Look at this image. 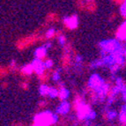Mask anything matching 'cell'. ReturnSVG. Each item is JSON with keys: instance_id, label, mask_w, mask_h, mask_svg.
Instances as JSON below:
<instances>
[{"instance_id": "7", "label": "cell", "mask_w": 126, "mask_h": 126, "mask_svg": "<svg viewBox=\"0 0 126 126\" xmlns=\"http://www.w3.org/2000/svg\"><path fill=\"white\" fill-rule=\"evenodd\" d=\"M120 11H121V13H122L123 16L126 17V0H124V4L121 5V9H120Z\"/></svg>"}, {"instance_id": "6", "label": "cell", "mask_w": 126, "mask_h": 126, "mask_svg": "<svg viewBox=\"0 0 126 126\" xmlns=\"http://www.w3.org/2000/svg\"><path fill=\"white\" fill-rule=\"evenodd\" d=\"M28 79H22L19 81V86L20 87L21 90L27 91L28 90V87H29V83H28Z\"/></svg>"}, {"instance_id": "1", "label": "cell", "mask_w": 126, "mask_h": 126, "mask_svg": "<svg viewBox=\"0 0 126 126\" xmlns=\"http://www.w3.org/2000/svg\"><path fill=\"white\" fill-rule=\"evenodd\" d=\"M55 73H56V72L51 67L49 68L45 66L44 68H42V70H40L37 72L38 80H39V82L41 83L42 86H46L49 82V80L53 77H55Z\"/></svg>"}, {"instance_id": "4", "label": "cell", "mask_w": 126, "mask_h": 126, "mask_svg": "<svg viewBox=\"0 0 126 126\" xmlns=\"http://www.w3.org/2000/svg\"><path fill=\"white\" fill-rule=\"evenodd\" d=\"M35 56L42 63H44L45 62L48 60V57H47V53L45 48H38L35 52Z\"/></svg>"}, {"instance_id": "3", "label": "cell", "mask_w": 126, "mask_h": 126, "mask_svg": "<svg viewBox=\"0 0 126 126\" xmlns=\"http://www.w3.org/2000/svg\"><path fill=\"white\" fill-rule=\"evenodd\" d=\"M63 23L69 29H73L78 26V18L77 16H72V17L63 18Z\"/></svg>"}, {"instance_id": "8", "label": "cell", "mask_w": 126, "mask_h": 126, "mask_svg": "<svg viewBox=\"0 0 126 126\" xmlns=\"http://www.w3.org/2000/svg\"><path fill=\"white\" fill-rule=\"evenodd\" d=\"M13 126H25L22 123H17V124H14Z\"/></svg>"}, {"instance_id": "5", "label": "cell", "mask_w": 126, "mask_h": 126, "mask_svg": "<svg viewBox=\"0 0 126 126\" xmlns=\"http://www.w3.org/2000/svg\"><path fill=\"white\" fill-rule=\"evenodd\" d=\"M116 37L121 39V40L126 41V21L120 26L119 29L116 33Z\"/></svg>"}, {"instance_id": "9", "label": "cell", "mask_w": 126, "mask_h": 126, "mask_svg": "<svg viewBox=\"0 0 126 126\" xmlns=\"http://www.w3.org/2000/svg\"><path fill=\"white\" fill-rule=\"evenodd\" d=\"M90 1H91V0H90Z\"/></svg>"}, {"instance_id": "2", "label": "cell", "mask_w": 126, "mask_h": 126, "mask_svg": "<svg viewBox=\"0 0 126 126\" xmlns=\"http://www.w3.org/2000/svg\"><path fill=\"white\" fill-rule=\"evenodd\" d=\"M72 64V53L69 50H64L61 57V60H60L61 68L63 70H68L71 68Z\"/></svg>"}]
</instances>
